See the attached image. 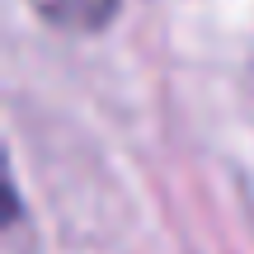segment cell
Returning a JSON list of instances; mask_svg holds the SVG:
<instances>
[{
  "label": "cell",
  "mask_w": 254,
  "mask_h": 254,
  "mask_svg": "<svg viewBox=\"0 0 254 254\" xmlns=\"http://www.w3.org/2000/svg\"><path fill=\"white\" fill-rule=\"evenodd\" d=\"M118 5L123 0H33L38 14L52 28H66V33H99L118 14Z\"/></svg>",
  "instance_id": "6da1fadb"
}]
</instances>
